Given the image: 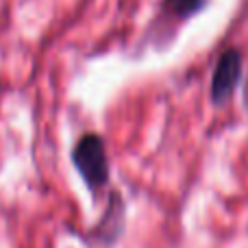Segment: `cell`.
Wrapping results in <instances>:
<instances>
[{
	"label": "cell",
	"mask_w": 248,
	"mask_h": 248,
	"mask_svg": "<svg viewBox=\"0 0 248 248\" xmlns=\"http://www.w3.org/2000/svg\"><path fill=\"white\" fill-rule=\"evenodd\" d=\"M205 4V0H166L163 2V13L172 17H189Z\"/></svg>",
	"instance_id": "3957f363"
},
{
	"label": "cell",
	"mask_w": 248,
	"mask_h": 248,
	"mask_svg": "<svg viewBox=\"0 0 248 248\" xmlns=\"http://www.w3.org/2000/svg\"><path fill=\"white\" fill-rule=\"evenodd\" d=\"M244 98H246V105H248V85H246V94H244Z\"/></svg>",
	"instance_id": "277c9868"
},
{
	"label": "cell",
	"mask_w": 248,
	"mask_h": 248,
	"mask_svg": "<svg viewBox=\"0 0 248 248\" xmlns=\"http://www.w3.org/2000/svg\"><path fill=\"white\" fill-rule=\"evenodd\" d=\"M72 161L92 189L103 187L109 179V159L105 141L96 133H85L72 150Z\"/></svg>",
	"instance_id": "6da1fadb"
},
{
	"label": "cell",
	"mask_w": 248,
	"mask_h": 248,
	"mask_svg": "<svg viewBox=\"0 0 248 248\" xmlns=\"http://www.w3.org/2000/svg\"><path fill=\"white\" fill-rule=\"evenodd\" d=\"M242 77V55L235 48H229L220 55L216 63L214 77H211V100L216 105H222L229 100V96L235 92Z\"/></svg>",
	"instance_id": "7a4b0ae2"
}]
</instances>
